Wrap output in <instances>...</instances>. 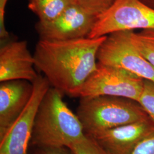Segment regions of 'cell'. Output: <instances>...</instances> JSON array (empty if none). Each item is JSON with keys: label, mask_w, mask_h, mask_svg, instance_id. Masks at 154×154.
Masks as SVG:
<instances>
[{"label": "cell", "mask_w": 154, "mask_h": 154, "mask_svg": "<svg viewBox=\"0 0 154 154\" xmlns=\"http://www.w3.org/2000/svg\"><path fill=\"white\" fill-rule=\"evenodd\" d=\"M106 36L62 41L39 39L33 54L35 67L51 87L78 97L83 85L97 69L98 51Z\"/></svg>", "instance_id": "6da1fadb"}, {"label": "cell", "mask_w": 154, "mask_h": 154, "mask_svg": "<svg viewBox=\"0 0 154 154\" xmlns=\"http://www.w3.org/2000/svg\"><path fill=\"white\" fill-rule=\"evenodd\" d=\"M63 94L50 87L39 106L30 145L67 147L85 137L82 125L63 100Z\"/></svg>", "instance_id": "7a4b0ae2"}, {"label": "cell", "mask_w": 154, "mask_h": 154, "mask_svg": "<svg viewBox=\"0 0 154 154\" xmlns=\"http://www.w3.org/2000/svg\"><path fill=\"white\" fill-rule=\"evenodd\" d=\"M79 98L76 114L85 134L91 137L149 118L141 105L132 99L114 96Z\"/></svg>", "instance_id": "3957f363"}, {"label": "cell", "mask_w": 154, "mask_h": 154, "mask_svg": "<svg viewBox=\"0 0 154 154\" xmlns=\"http://www.w3.org/2000/svg\"><path fill=\"white\" fill-rule=\"evenodd\" d=\"M154 29V9L140 0H116L97 16L88 38H99L111 33Z\"/></svg>", "instance_id": "277c9868"}, {"label": "cell", "mask_w": 154, "mask_h": 154, "mask_svg": "<svg viewBox=\"0 0 154 154\" xmlns=\"http://www.w3.org/2000/svg\"><path fill=\"white\" fill-rule=\"evenodd\" d=\"M144 79L124 69L98 63L96 70L81 88L78 98L114 96L138 102Z\"/></svg>", "instance_id": "5b68a950"}, {"label": "cell", "mask_w": 154, "mask_h": 154, "mask_svg": "<svg viewBox=\"0 0 154 154\" xmlns=\"http://www.w3.org/2000/svg\"><path fill=\"white\" fill-rule=\"evenodd\" d=\"M132 32L123 30L107 35L99 47L98 63L121 67L154 82V67L133 44Z\"/></svg>", "instance_id": "8992f818"}, {"label": "cell", "mask_w": 154, "mask_h": 154, "mask_svg": "<svg viewBox=\"0 0 154 154\" xmlns=\"http://www.w3.org/2000/svg\"><path fill=\"white\" fill-rule=\"evenodd\" d=\"M32 83L31 99L5 135L0 139V154H28L39 106L51 87L47 78L41 75Z\"/></svg>", "instance_id": "52a82bcc"}, {"label": "cell", "mask_w": 154, "mask_h": 154, "mask_svg": "<svg viewBox=\"0 0 154 154\" xmlns=\"http://www.w3.org/2000/svg\"><path fill=\"white\" fill-rule=\"evenodd\" d=\"M97 16L86 10L78 3L67 8L65 11L49 22H39L35 29L39 39L62 41L88 37Z\"/></svg>", "instance_id": "ba28073f"}, {"label": "cell", "mask_w": 154, "mask_h": 154, "mask_svg": "<svg viewBox=\"0 0 154 154\" xmlns=\"http://www.w3.org/2000/svg\"><path fill=\"white\" fill-rule=\"evenodd\" d=\"M2 39L0 48V81L26 80L33 82L38 74L26 41Z\"/></svg>", "instance_id": "9c48e42d"}, {"label": "cell", "mask_w": 154, "mask_h": 154, "mask_svg": "<svg viewBox=\"0 0 154 154\" xmlns=\"http://www.w3.org/2000/svg\"><path fill=\"white\" fill-rule=\"evenodd\" d=\"M153 132L154 121L149 118L106 130L92 137L108 154H130Z\"/></svg>", "instance_id": "30bf717a"}, {"label": "cell", "mask_w": 154, "mask_h": 154, "mask_svg": "<svg viewBox=\"0 0 154 154\" xmlns=\"http://www.w3.org/2000/svg\"><path fill=\"white\" fill-rule=\"evenodd\" d=\"M33 83L11 80L0 84V139L2 138L31 99Z\"/></svg>", "instance_id": "8fae6325"}, {"label": "cell", "mask_w": 154, "mask_h": 154, "mask_svg": "<svg viewBox=\"0 0 154 154\" xmlns=\"http://www.w3.org/2000/svg\"><path fill=\"white\" fill-rule=\"evenodd\" d=\"M77 0H29V9L38 17L39 22H49L59 16Z\"/></svg>", "instance_id": "7c38bea8"}, {"label": "cell", "mask_w": 154, "mask_h": 154, "mask_svg": "<svg viewBox=\"0 0 154 154\" xmlns=\"http://www.w3.org/2000/svg\"><path fill=\"white\" fill-rule=\"evenodd\" d=\"M131 39L133 44L143 57L154 67V29L132 31Z\"/></svg>", "instance_id": "4fadbf2b"}, {"label": "cell", "mask_w": 154, "mask_h": 154, "mask_svg": "<svg viewBox=\"0 0 154 154\" xmlns=\"http://www.w3.org/2000/svg\"><path fill=\"white\" fill-rule=\"evenodd\" d=\"M72 154H108L91 136L85 135L81 140L69 146Z\"/></svg>", "instance_id": "5bb4252c"}, {"label": "cell", "mask_w": 154, "mask_h": 154, "mask_svg": "<svg viewBox=\"0 0 154 154\" xmlns=\"http://www.w3.org/2000/svg\"><path fill=\"white\" fill-rule=\"evenodd\" d=\"M138 102L154 121V82L144 79L143 91Z\"/></svg>", "instance_id": "9a60e30c"}, {"label": "cell", "mask_w": 154, "mask_h": 154, "mask_svg": "<svg viewBox=\"0 0 154 154\" xmlns=\"http://www.w3.org/2000/svg\"><path fill=\"white\" fill-rule=\"evenodd\" d=\"M79 5L91 13L98 16L107 11L116 0H77Z\"/></svg>", "instance_id": "2e32d148"}, {"label": "cell", "mask_w": 154, "mask_h": 154, "mask_svg": "<svg viewBox=\"0 0 154 154\" xmlns=\"http://www.w3.org/2000/svg\"><path fill=\"white\" fill-rule=\"evenodd\" d=\"M130 154H154V132L139 143Z\"/></svg>", "instance_id": "e0dca14e"}, {"label": "cell", "mask_w": 154, "mask_h": 154, "mask_svg": "<svg viewBox=\"0 0 154 154\" xmlns=\"http://www.w3.org/2000/svg\"><path fill=\"white\" fill-rule=\"evenodd\" d=\"M31 154H72L67 147H33Z\"/></svg>", "instance_id": "ac0fdd59"}, {"label": "cell", "mask_w": 154, "mask_h": 154, "mask_svg": "<svg viewBox=\"0 0 154 154\" xmlns=\"http://www.w3.org/2000/svg\"><path fill=\"white\" fill-rule=\"evenodd\" d=\"M8 1L0 0V37L1 40L9 38V33L5 26V13Z\"/></svg>", "instance_id": "d6986e66"}, {"label": "cell", "mask_w": 154, "mask_h": 154, "mask_svg": "<svg viewBox=\"0 0 154 154\" xmlns=\"http://www.w3.org/2000/svg\"><path fill=\"white\" fill-rule=\"evenodd\" d=\"M146 5L154 9V0H140Z\"/></svg>", "instance_id": "ffe728a7"}]
</instances>
